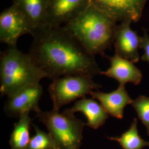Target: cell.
<instances>
[{
  "mask_svg": "<svg viewBox=\"0 0 149 149\" xmlns=\"http://www.w3.org/2000/svg\"><path fill=\"white\" fill-rule=\"evenodd\" d=\"M29 54L46 74L55 80L69 75L93 77L101 70L95 59L63 26L45 25L32 32Z\"/></svg>",
  "mask_w": 149,
  "mask_h": 149,
  "instance_id": "1",
  "label": "cell"
},
{
  "mask_svg": "<svg viewBox=\"0 0 149 149\" xmlns=\"http://www.w3.org/2000/svg\"><path fill=\"white\" fill-rule=\"evenodd\" d=\"M116 21L93 4L63 27L92 55L106 56L105 52L113 43Z\"/></svg>",
  "mask_w": 149,
  "mask_h": 149,
  "instance_id": "2",
  "label": "cell"
},
{
  "mask_svg": "<svg viewBox=\"0 0 149 149\" xmlns=\"http://www.w3.org/2000/svg\"><path fill=\"white\" fill-rule=\"evenodd\" d=\"M44 78H47L46 74L35 64L29 54L22 52L17 46L7 47L1 53V96H11L27 87L39 84Z\"/></svg>",
  "mask_w": 149,
  "mask_h": 149,
  "instance_id": "3",
  "label": "cell"
},
{
  "mask_svg": "<svg viewBox=\"0 0 149 149\" xmlns=\"http://www.w3.org/2000/svg\"><path fill=\"white\" fill-rule=\"evenodd\" d=\"M36 117L47 128L58 149H80L86 125L74 114L53 108L38 112Z\"/></svg>",
  "mask_w": 149,
  "mask_h": 149,
  "instance_id": "4",
  "label": "cell"
},
{
  "mask_svg": "<svg viewBox=\"0 0 149 149\" xmlns=\"http://www.w3.org/2000/svg\"><path fill=\"white\" fill-rule=\"evenodd\" d=\"M92 78L87 75H69L53 80L48 87L53 108L59 111L62 107L102 87Z\"/></svg>",
  "mask_w": 149,
  "mask_h": 149,
  "instance_id": "5",
  "label": "cell"
},
{
  "mask_svg": "<svg viewBox=\"0 0 149 149\" xmlns=\"http://www.w3.org/2000/svg\"><path fill=\"white\" fill-rule=\"evenodd\" d=\"M34 29L26 16L16 6L12 5L0 14V42L8 47L17 46L22 36L31 35Z\"/></svg>",
  "mask_w": 149,
  "mask_h": 149,
  "instance_id": "6",
  "label": "cell"
},
{
  "mask_svg": "<svg viewBox=\"0 0 149 149\" xmlns=\"http://www.w3.org/2000/svg\"><path fill=\"white\" fill-rule=\"evenodd\" d=\"M43 89L40 84L31 86L8 97L4 111L13 118H19L25 113L40 112L39 102L43 95Z\"/></svg>",
  "mask_w": 149,
  "mask_h": 149,
  "instance_id": "7",
  "label": "cell"
},
{
  "mask_svg": "<svg viewBox=\"0 0 149 149\" xmlns=\"http://www.w3.org/2000/svg\"><path fill=\"white\" fill-rule=\"evenodd\" d=\"M148 0H92V3L116 22L141 18Z\"/></svg>",
  "mask_w": 149,
  "mask_h": 149,
  "instance_id": "8",
  "label": "cell"
},
{
  "mask_svg": "<svg viewBox=\"0 0 149 149\" xmlns=\"http://www.w3.org/2000/svg\"><path fill=\"white\" fill-rule=\"evenodd\" d=\"M132 21L124 20L117 25L115 29L113 43L116 54L134 63L138 62L140 56L141 37L130 27Z\"/></svg>",
  "mask_w": 149,
  "mask_h": 149,
  "instance_id": "9",
  "label": "cell"
},
{
  "mask_svg": "<svg viewBox=\"0 0 149 149\" xmlns=\"http://www.w3.org/2000/svg\"><path fill=\"white\" fill-rule=\"evenodd\" d=\"M92 0H50L46 24L63 26L80 15Z\"/></svg>",
  "mask_w": 149,
  "mask_h": 149,
  "instance_id": "10",
  "label": "cell"
},
{
  "mask_svg": "<svg viewBox=\"0 0 149 149\" xmlns=\"http://www.w3.org/2000/svg\"><path fill=\"white\" fill-rule=\"evenodd\" d=\"M106 57L109 60L111 66L106 71H102L101 74L117 80L119 85L125 86L128 82L138 85L141 83L142 72L134 63L116 53L111 57Z\"/></svg>",
  "mask_w": 149,
  "mask_h": 149,
  "instance_id": "11",
  "label": "cell"
},
{
  "mask_svg": "<svg viewBox=\"0 0 149 149\" xmlns=\"http://www.w3.org/2000/svg\"><path fill=\"white\" fill-rule=\"evenodd\" d=\"M90 95L100 102L108 115L119 119H123L125 107L133 101L124 85L119 86L116 90L109 93L93 91Z\"/></svg>",
  "mask_w": 149,
  "mask_h": 149,
  "instance_id": "12",
  "label": "cell"
},
{
  "mask_svg": "<svg viewBox=\"0 0 149 149\" xmlns=\"http://www.w3.org/2000/svg\"><path fill=\"white\" fill-rule=\"evenodd\" d=\"M65 110L72 114L76 112L82 113L87 120L86 125L93 129L102 127L109 118L108 114L101 104L92 98H81L76 101L72 107Z\"/></svg>",
  "mask_w": 149,
  "mask_h": 149,
  "instance_id": "13",
  "label": "cell"
},
{
  "mask_svg": "<svg viewBox=\"0 0 149 149\" xmlns=\"http://www.w3.org/2000/svg\"><path fill=\"white\" fill-rule=\"evenodd\" d=\"M49 2L50 0H13L12 4L26 16L34 31L46 25Z\"/></svg>",
  "mask_w": 149,
  "mask_h": 149,
  "instance_id": "14",
  "label": "cell"
},
{
  "mask_svg": "<svg viewBox=\"0 0 149 149\" xmlns=\"http://www.w3.org/2000/svg\"><path fill=\"white\" fill-rule=\"evenodd\" d=\"M32 118L29 113H27L19 118L13 125L11 134L10 145L11 149H28L30 143V125Z\"/></svg>",
  "mask_w": 149,
  "mask_h": 149,
  "instance_id": "15",
  "label": "cell"
},
{
  "mask_svg": "<svg viewBox=\"0 0 149 149\" xmlns=\"http://www.w3.org/2000/svg\"><path fill=\"white\" fill-rule=\"evenodd\" d=\"M107 138L117 141L123 149H143L149 147V141L144 140L139 134L138 120L136 118H134L130 128L120 136Z\"/></svg>",
  "mask_w": 149,
  "mask_h": 149,
  "instance_id": "16",
  "label": "cell"
},
{
  "mask_svg": "<svg viewBox=\"0 0 149 149\" xmlns=\"http://www.w3.org/2000/svg\"><path fill=\"white\" fill-rule=\"evenodd\" d=\"M35 134L31 138L28 149H58L50 135L33 125Z\"/></svg>",
  "mask_w": 149,
  "mask_h": 149,
  "instance_id": "17",
  "label": "cell"
},
{
  "mask_svg": "<svg viewBox=\"0 0 149 149\" xmlns=\"http://www.w3.org/2000/svg\"><path fill=\"white\" fill-rule=\"evenodd\" d=\"M131 104L137 113L139 118L146 127L149 136V97L139 96Z\"/></svg>",
  "mask_w": 149,
  "mask_h": 149,
  "instance_id": "18",
  "label": "cell"
},
{
  "mask_svg": "<svg viewBox=\"0 0 149 149\" xmlns=\"http://www.w3.org/2000/svg\"><path fill=\"white\" fill-rule=\"evenodd\" d=\"M140 49L144 50V54L141 56V59L144 61L149 63V36L148 32L143 28V36L141 37Z\"/></svg>",
  "mask_w": 149,
  "mask_h": 149,
  "instance_id": "19",
  "label": "cell"
}]
</instances>
